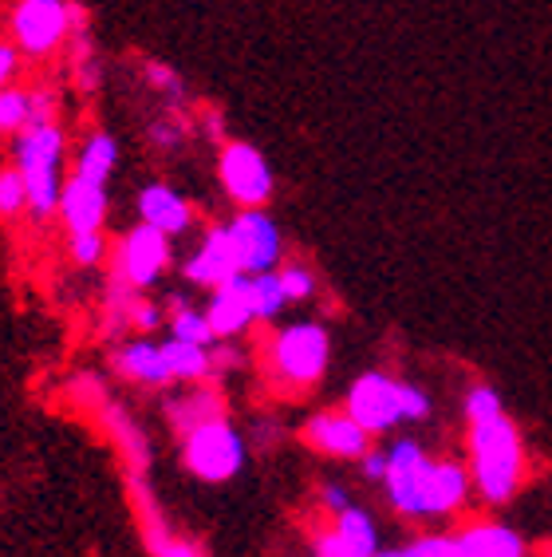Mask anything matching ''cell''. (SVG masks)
Returning <instances> with one entry per match:
<instances>
[{
	"label": "cell",
	"instance_id": "6da1fadb",
	"mask_svg": "<svg viewBox=\"0 0 552 557\" xmlns=\"http://www.w3.org/2000/svg\"><path fill=\"white\" fill-rule=\"evenodd\" d=\"M387 503L403 518H442L466 506L469 471L454 459H426V450L414 440H399L387 450Z\"/></svg>",
	"mask_w": 552,
	"mask_h": 557
},
{
	"label": "cell",
	"instance_id": "7a4b0ae2",
	"mask_svg": "<svg viewBox=\"0 0 552 557\" xmlns=\"http://www.w3.org/2000/svg\"><path fill=\"white\" fill-rule=\"evenodd\" d=\"M525 479V443L510 416L469 423V486L481 503L505 506Z\"/></svg>",
	"mask_w": 552,
	"mask_h": 557
},
{
	"label": "cell",
	"instance_id": "3957f363",
	"mask_svg": "<svg viewBox=\"0 0 552 557\" xmlns=\"http://www.w3.org/2000/svg\"><path fill=\"white\" fill-rule=\"evenodd\" d=\"M430 396L411 380H394L387 372H363L348 387L343 411L360 423L367 435H387L399 423H423L430 416Z\"/></svg>",
	"mask_w": 552,
	"mask_h": 557
},
{
	"label": "cell",
	"instance_id": "277c9868",
	"mask_svg": "<svg viewBox=\"0 0 552 557\" xmlns=\"http://www.w3.org/2000/svg\"><path fill=\"white\" fill-rule=\"evenodd\" d=\"M64 127L43 123V127H24L12 139V166L21 171L24 190H28V214L36 222H48L60 210V190H64Z\"/></svg>",
	"mask_w": 552,
	"mask_h": 557
},
{
	"label": "cell",
	"instance_id": "5b68a950",
	"mask_svg": "<svg viewBox=\"0 0 552 557\" xmlns=\"http://www.w3.org/2000/svg\"><path fill=\"white\" fill-rule=\"evenodd\" d=\"M265 356H268V375L280 387H312L328 372L331 336L316 321L288 324L276 336H268Z\"/></svg>",
	"mask_w": 552,
	"mask_h": 557
},
{
	"label": "cell",
	"instance_id": "8992f818",
	"mask_svg": "<svg viewBox=\"0 0 552 557\" xmlns=\"http://www.w3.org/2000/svg\"><path fill=\"white\" fill-rule=\"evenodd\" d=\"M75 0H16L9 16V36L24 60H52L60 48H67L72 36Z\"/></svg>",
	"mask_w": 552,
	"mask_h": 557
},
{
	"label": "cell",
	"instance_id": "52a82bcc",
	"mask_svg": "<svg viewBox=\"0 0 552 557\" xmlns=\"http://www.w3.org/2000/svg\"><path fill=\"white\" fill-rule=\"evenodd\" d=\"M244 447L241 431L229 419H210L202 428H193L190 435H181V467L198 479V483H229L244 467Z\"/></svg>",
	"mask_w": 552,
	"mask_h": 557
},
{
	"label": "cell",
	"instance_id": "ba28073f",
	"mask_svg": "<svg viewBox=\"0 0 552 557\" xmlns=\"http://www.w3.org/2000/svg\"><path fill=\"white\" fill-rule=\"evenodd\" d=\"M217 178H222V190L229 194V202L237 210H261V206L273 198V171H268L265 154L253 147V143H222V154H217Z\"/></svg>",
	"mask_w": 552,
	"mask_h": 557
},
{
	"label": "cell",
	"instance_id": "9c48e42d",
	"mask_svg": "<svg viewBox=\"0 0 552 557\" xmlns=\"http://www.w3.org/2000/svg\"><path fill=\"white\" fill-rule=\"evenodd\" d=\"M166 269H171V237L138 222L135 230H127L123 242H118L111 277L127 281L130 289H138V293H147L150 285H159V277Z\"/></svg>",
	"mask_w": 552,
	"mask_h": 557
},
{
	"label": "cell",
	"instance_id": "30bf717a",
	"mask_svg": "<svg viewBox=\"0 0 552 557\" xmlns=\"http://www.w3.org/2000/svg\"><path fill=\"white\" fill-rule=\"evenodd\" d=\"M229 237H234L237 253H241L244 277L273 273L280 265V258H285V234L265 210H237V218L229 222Z\"/></svg>",
	"mask_w": 552,
	"mask_h": 557
},
{
	"label": "cell",
	"instance_id": "8fae6325",
	"mask_svg": "<svg viewBox=\"0 0 552 557\" xmlns=\"http://www.w3.org/2000/svg\"><path fill=\"white\" fill-rule=\"evenodd\" d=\"M300 440L328 459H363L372 450V435L348 416V411H316L304 419Z\"/></svg>",
	"mask_w": 552,
	"mask_h": 557
},
{
	"label": "cell",
	"instance_id": "7c38bea8",
	"mask_svg": "<svg viewBox=\"0 0 552 557\" xmlns=\"http://www.w3.org/2000/svg\"><path fill=\"white\" fill-rule=\"evenodd\" d=\"M181 273H186L190 285H202V289H217L225 281L241 277V253H237L234 237H229V225L205 230L202 246L193 249V258L186 261Z\"/></svg>",
	"mask_w": 552,
	"mask_h": 557
},
{
	"label": "cell",
	"instance_id": "4fadbf2b",
	"mask_svg": "<svg viewBox=\"0 0 552 557\" xmlns=\"http://www.w3.org/2000/svg\"><path fill=\"white\" fill-rule=\"evenodd\" d=\"M96 411H99V423H103V431L111 435V443L118 447V459H123L127 474H147L150 462H154V455H150V440H147V431L138 428V419L130 416L123 404H115L111 396H106Z\"/></svg>",
	"mask_w": 552,
	"mask_h": 557
},
{
	"label": "cell",
	"instance_id": "5bb4252c",
	"mask_svg": "<svg viewBox=\"0 0 552 557\" xmlns=\"http://www.w3.org/2000/svg\"><path fill=\"white\" fill-rule=\"evenodd\" d=\"M205 321L213 329V341H229V336H241L253 317V300H249V277H234L210 289V305H205Z\"/></svg>",
	"mask_w": 552,
	"mask_h": 557
},
{
	"label": "cell",
	"instance_id": "9a60e30c",
	"mask_svg": "<svg viewBox=\"0 0 552 557\" xmlns=\"http://www.w3.org/2000/svg\"><path fill=\"white\" fill-rule=\"evenodd\" d=\"M138 218L159 234L178 237L193 225V206L171 183H147L138 190Z\"/></svg>",
	"mask_w": 552,
	"mask_h": 557
},
{
	"label": "cell",
	"instance_id": "2e32d148",
	"mask_svg": "<svg viewBox=\"0 0 552 557\" xmlns=\"http://www.w3.org/2000/svg\"><path fill=\"white\" fill-rule=\"evenodd\" d=\"M111 368H115V375H123L127 384H142V387L174 384L171 368H166V356H162V344H154L150 336H135V341L118 344L115 352H111Z\"/></svg>",
	"mask_w": 552,
	"mask_h": 557
},
{
	"label": "cell",
	"instance_id": "e0dca14e",
	"mask_svg": "<svg viewBox=\"0 0 552 557\" xmlns=\"http://www.w3.org/2000/svg\"><path fill=\"white\" fill-rule=\"evenodd\" d=\"M60 222L67 225V234H96L106 222V186L84 183V178H67L60 190Z\"/></svg>",
	"mask_w": 552,
	"mask_h": 557
},
{
	"label": "cell",
	"instance_id": "ac0fdd59",
	"mask_svg": "<svg viewBox=\"0 0 552 557\" xmlns=\"http://www.w3.org/2000/svg\"><path fill=\"white\" fill-rule=\"evenodd\" d=\"M462 557H529L525 537L505 522H469L454 534Z\"/></svg>",
	"mask_w": 552,
	"mask_h": 557
},
{
	"label": "cell",
	"instance_id": "d6986e66",
	"mask_svg": "<svg viewBox=\"0 0 552 557\" xmlns=\"http://www.w3.org/2000/svg\"><path fill=\"white\" fill-rule=\"evenodd\" d=\"M225 416V399L217 387H205V384H193L186 396L171 399L166 404V423L174 428V435H190L193 428H202L210 419H222Z\"/></svg>",
	"mask_w": 552,
	"mask_h": 557
},
{
	"label": "cell",
	"instance_id": "ffe728a7",
	"mask_svg": "<svg viewBox=\"0 0 552 557\" xmlns=\"http://www.w3.org/2000/svg\"><path fill=\"white\" fill-rule=\"evenodd\" d=\"M67 52H72V79L84 96H96L99 84H103V64H99L96 52V36H91V21H87V9L79 4L72 24V36H67Z\"/></svg>",
	"mask_w": 552,
	"mask_h": 557
},
{
	"label": "cell",
	"instance_id": "44dd1931",
	"mask_svg": "<svg viewBox=\"0 0 552 557\" xmlns=\"http://www.w3.org/2000/svg\"><path fill=\"white\" fill-rule=\"evenodd\" d=\"M118 171V143L106 135V131H91L84 143H79V154H75V178L84 183L106 186L111 174Z\"/></svg>",
	"mask_w": 552,
	"mask_h": 557
},
{
	"label": "cell",
	"instance_id": "7402d4cb",
	"mask_svg": "<svg viewBox=\"0 0 552 557\" xmlns=\"http://www.w3.org/2000/svg\"><path fill=\"white\" fill-rule=\"evenodd\" d=\"M162 356H166L174 384H205V375L213 372V352L202 348V344H186L171 336V341L162 344Z\"/></svg>",
	"mask_w": 552,
	"mask_h": 557
},
{
	"label": "cell",
	"instance_id": "603a6c76",
	"mask_svg": "<svg viewBox=\"0 0 552 557\" xmlns=\"http://www.w3.org/2000/svg\"><path fill=\"white\" fill-rule=\"evenodd\" d=\"M331 534L340 537L343 546L351 549L355 557H375L379 554V534H375V518L360 506H348L336 515V525H331Z\"/></svg>",
	"mask_w": 552,
	"mask_h": 557
},
{
	"label": "cell",
	"instance_id": "cb8c5ba5",
	"mask_svg": "<svg viewBox=\"0 0 552 557\" xmlns=\"http://www.w3.org/2000/svg\"><path fill=\"white\" fill-rule=\"evenodd\" d=\"M171 336L174 341H186V344H202V348H210L213 344V329L210 321H205V309H193L186 297H171Z\"/></svg>",
	"mask_w": 552,
	"mask_h": 557
},
{
	"label": "cell",
	"instance_id": "d4e9b609",
	"mask_svg": "<svg viewBox=\"0 0 552 557\" xmlns=\"http://www.w3.org/2000/svg\"><path fill=\"white\" fill-rule=\"evenodd\" d=\"M33 123V96L28 87H4L0 91V139H16Z\"/></svg>",
	"mask_w": 552,
	"mask_h": 557
},
{
	"label": "cell",
	"instance_id": "484cf974",
	"mask_svg": "<svg viewBox=\"0 0 552 557\" xmlns=\"http://www.w3.org/2000/svg\"><path fill=\"white\" fill-rule=\"evenodd\" d=\"M249 300H253V317L256 321H276L285 312V293H280V277L273 273H256L249 277Z\"/></svg>",
	"mask_w": 552,
	"mask_h": 557
},
{
	"label": "cell",
	"instance_id": "4316f807",
	"mask_svg": "<svg viewBox=\"0 0 552 557\" xmlns=\"http://www.w3.org/2000/svg\"><path fill=\"white\" fill-rule=\"evenodd\" d=\"M21 214H28V190L16 166H0V222H16Z\"/></svg>",
	"mask_w": 552,
	"mask_h": 557
},
{
	"label": "cell",
	"instance_id": "83f0119b",
	"mask_svg": "<svg viewBox=\"0 0 552 557\" xmlns=\"http://www.w3.org/2000/svg\"><path fill=\"white\" fill-rule=\"evenodd\" d=\"M276 277H280V293H285L288 305H300V300L316 297V273H312L304 261H288V265H280L276 269Z\"/></svg>",
	"mask_w": 552,
	"mask_h": 557
},
{
	"label": "cell",
	"instance_id": "f1b7e54d",
	"mask_svg": "<svg viewBox=\"0 0 552 557\" xmlns=\"http://www.w3.org/2000/svg\"><path fill=\"white\" fill-rule=\"evenodd\" d=\"M462 408H466V419H469V423H486V419L505 416V408H501V396H498V387H489V384H474V387H469L466 399H462Z\"/></svg>",
	"mask_w": 552,
	"mask_h": 557
},
{
	"label": "cell",
	"instance_id": "f546056e",
	"mask_svg": "<svg viewBox=\"0 0 552 557\" xmlns=\"http://www.w3.org/2000/svg\"><path fill=\"white\" fill-rule=\"evenodd\" d=\"M67 258H72L79 269L99 265V261L106 258L103 230H96V234H67Z\"/></svg>",
	"mask_w": 552,
	"mask_h": 557
},
{
	"label": "cell",
	"instance_id": "4dcf8cb0",
	"mask_svg": "<svg viewBox=\"0 0 552 557\" xmlns=\"http://www.w3.org/2000/svg\"><path fill=\"white\" fill-rule=\"evenodd\" d=\"M142 75H147V84L159 91V96H166L171 103H178L181 96H186V84H181V75L174 72V67L159 64V60H150V64H142Z\"/></svg>",
	"mask_w": 552,
	"mask_h": 557
},
{
	"label": "cell",
	"instance_id": "1f68e13d",
	"mask_svg": "<svg viewBox=\"0 0 552 557\" xmlns=\"http://www.w3.org/2000/svg\"><path fill=\"white\" fill-rule=\"evenodd\" d=\"M406 557H462L457 554V542L454 534H426V537H414L411 546H403Z\"/></svg>",
	"mask_w": 552,
	"mask_h": 557
},
{
	"label": "cell",
	"instance_id": "d6a6232c",
	"mask_svg": "<svg viewBox=\"0 0 552 557\" xmlns=\"http://www.w3.org/2000/svg\"><path fill=\"white\" fill-rule=\"evenodd\" d=\"M181 139H186V123H181V119H159V123H150V143L159 150L181 147Z\"/></svg>",
	"mask_w": 552,
	"mask_h": 557
},
{
	"label": "cell",
	"instance_id": "836d02e7",
	"mask_svg": "<svg viewBox=\"0 0 552 557\" xmlns=\"http://www.w3.org/2000/svg\"><path fill=\"white\" fill-rule=\"evenodd\" d=\"M159 324H162V305H154V300H147V297H138L135 309H130V329H135V333H142V336H150Z\"/></svg>",
	"mask_w": 552,
	"mask_h": 557
},
{
	"label": "cell",
	"instance_id": "e575fe53",
	"mask_svg": "<svg viewBox=\"0 0 552 557\" xmlns=\"http://www.w3.org/2000/svg\"><path fill=\"white\" fill-rule=\"evenodd\" d=\"M21 60H24V55L16 52V44L0 40V91L16 84V75H21Z\"/></svg>",
	"mask_w": 552,
	"mask_h": 557
},
{
	"label": "cell",
	"instance_id": "d590c367",
	"mask_svg": "<svg viewBox=\"0 0 552 557\" xmlns=\"http://www.w3.org/2000/svg\"><path fill=\"white\" fill-rule=\"evenodd\" d=\"M319 503H324V510L340 515V510H348V506H351V494L343 491L340 483H324V486H319Z\"/></svg>",
	"mask_w": 552,
	"mask_h": 557
},
{
	"label": "cell",
	"instance_id": "8d00e7d4",
	"mask_svg": "<svg viewBox=\"0 0 552 557\" xmlns=\"http://www.w3.org/2000/svg\"><path fill=\"white\" fill-rule=\"evenodd\" d=\"M360 462H363V479L382 483V474H387V450H367Z\"/></svg>",
	"mask_w": 552,
	"mask_h": 557
},
{
	"label": "cell",
	"instance_id": "74e56055",
	"mask_svg": "<svg viewBox=\"0 0 552 557\" xmlns=\"http://www.w3.org/2000/svg\"><path fill=\"white\" fill-rule=\"evenodd\" d=\"M316 557H355V554H351V549L343 546L340 537H336V534L328 530V534H319V537H316Z\"/></svg>",
	"mask_w": 552,
	"mask_h": 557
},
{
	"label": "cell",
	"instance_id": "f35d334b",
	"mask_svg": "<svg viewBox=\"0 0 552 557\" xmlns=\"http://www.w3.org/2000/svg\"><path fill=\"white\" fill-rule=\"evenodd\" d=\"M375 557H406V554H403V549H379Z\"/></svg>",
	"mask_w": 552,
	"mask_h": 557
},
{
	"label": "cell",
	"instance_id": "ab89813d",
	"mask_svg": "<svg viewBox=\"0 0 552 557\" xmlns=\"http://www.w3.org/2000/svg\"><path fill=\"white\" fill-rule=\"evenodd\" d=\"M549 557H552V546H549Z\"/></svg>",
	"mask_w": 552,
	"mask_h": 557
}]
</instances>
